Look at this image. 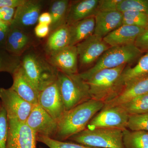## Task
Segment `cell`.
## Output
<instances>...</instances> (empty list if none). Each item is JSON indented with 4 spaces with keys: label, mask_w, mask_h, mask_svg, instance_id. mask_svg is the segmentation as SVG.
Here are the masks:
<instances>
[{
    "label": "cell",
    "mask_w": 148,
    "mask_h": 148,
    "mask_svg": "<svg viewBox=\"0 0 148 148\" xmlns=\"http://www.w3.org/2000/svg\"><path fill=\"white\" fill-rule=\"evenodd\" d=\"M10 24L0 20V46L5 47L7 37Z\"/></svg>",
    "instance_id": "d590c367"
},
{
    "label": "cell",
    "mask_w": 148,
    "mask_h": 148,
    "mask_svg": "<svg viewBox=\"0 0 148 148\" xmlns=\"http://www.w3.org/2000/svg\"><path fill=\"white\" fill-rule=\"evenodd\" d=\"M16 9L7 7L0 8V20L9 24H11Z\"/></svg>",
    "instance_id": "e575fe53"
},
{
    "label": "cell",
    "mask_w": 148,
    "mask_h": 148,
    "mask_svg": "<svg viewBox=\"0 0 148 148\" xmlns=\"http://www.w3.org/2000/svg\"><path fill=\"white\" fill-rule=\"evenodd\" d=\"M129 115L120 106L103 108L92 118L86 129L114 128L127 129Z\"/></svg>",
    "instance_id": "52a82bcc"
},
{
    "label": "cell",
    "mask_w": 148,
    "mask_h": 148,
    "mask_svg": "<svg viewBox=\"0 0 148 148\" xmlns=\"http://www.w3.org/2000/svg\"><path fill=\"white\" fill-rule=\"evenodd\" d=\"M129 115L148 113V92L136 97L121 106Z\"/></svg>",
    "instance_id": "4316f807"
},
{
    "label": "cell",
    "mask_w": 148,
    "mask_h": 148,
    "mask_svg": "<svg viewBox=\"0 0 148 148\" xmlns=\"http://www.w3.org/2000/svg\"><path fill=\"white\" fill-rule=\"evenodd\" d=\"M21 65L39 93L57 81L58 69L34 51L27 52L21 57Z\"/></svg>",
    "instance_id": "7a4b0ae2"
},
{
    "label": "cell",
    "mask_w": 148,
    "mask_h": 148,
    "mask_svg": "<svg viewBox=\"0 0 148 148\" xmlns=\"http://www.w3.org/2000/svg\"><path fill=\"white\" fill-rule=\"evenodd\" d=\"M148 75V52L140 57L134 67L131 68L127 66L125 68L119 80L117 95L125 86Z\"/></svg>",
    "instance_id": "44dd1931"
},
{
    "label": "cell",
    "mask_w": 148,
    "mask_h": 148,
    "mask_svg": "<svg viewBox=\"0 0 148 148\" xmlns=\"http://www.w3.org/2000/svg\"><path fill=\"white\" fill-rule=\"evenodd\" d=\"M31 37L24 29L10 24L5 48L12 55L21 56L32 45Z\"/></svg>",
    "instance_id": "ac0fdd59"
},
{
    "label": "cell",
    "mask_w": 148,
    "mask_h": 148,
    "mask_svg": "<svg viewBox=\"0 0 148 148\" xmlns=\"http://www.w3.org/2000/svg\"><path fill=\"white\" fill-rule=\"evenodd\" d=\"M78 58L82 67L89 66L111 47L103 38L93 34L77 44Z\"/></svg>",
    "instance_id": "8fae6325"
},
{
    "label": "cell",
    "mask_w": 148,
    "mask_h": 148,
    "mask_svg": "<svg viewBox=\"0 0 148 148\" xmlns=\"http://www.w3.org/2000/svg\"><path fill=\"white\" fill-rule=\"evenodd\" d=\"M51 21V16L49 12H45L41 14L38 20V23L50 26Z\"/></svg>",
    "instance_id": "f35d334b"
},
{
    "label": "cell",
    "mask_w": 148,
    "mask_h": 148,
    "mask_svg": "<svg viewBox=\"0 0 148 148\" xmlns=\"http://www.w3.org/2000/svg\"><path fill=\"white\" fill-rule=\"evenodd\" d=\"M145 29L122 25L107 35L103 39L111 47L134 45L136 38Z\"/></svg>",
    "instance_id": "d6986e66"
},
{
    "label": "cell",
    "mask_w": 148,
    "mask_h": 148,
    "mask_svg": "<svg viewBox=\"0 0 148 148\" xmlns=\"http://www.w3.org/2000/svg\"><path fill=\"white\" fill-rule=\"evenodd\" d=\"M95 19L94 35L102 38L123 25L122 12L119 11H98Z\"/></svg>",
    "instance_id": "2e32d148"
},
{
    "label": "cell",
    "mask_w": 148,
    "mask_h": 148,
    "mask_svg": "<svg viewBox=\"0 0 148 148\" xmlns=\"http://www.w3.org/2000/svg\"><path fill=\"white\" fill-rule=\"evenodd\" d=\"M8 121L5 109L0 108V148H6L8 138Z\"/></svg>",
    "instance_id": "1f68e13d"
},
{
    "label": "cell",
    "mask_w": 148,
    "mask_h": 148,
    "mask_svg": "<svg viewBox=\"0 0 148 148\" xmlns=\"http://www.w3.org/2000/svg\"><path fill=\"white\" fill-rule=\"evenodd\" d=\"M0 99L8 119L26 122L34 105L25 101L10 88H0Z\"/></svg>",
    "instance_id": "ba28073f"
},
{
    "label": "cell",
    "mask_w": 148,
    "mask_h": 148,
    "mask_svg": "<svg viewBox=\"0 0 148 148\" xmlns=\"http://www.w3.org/2000/svg\"><path fill=\"white\" fill-rule=\"evenodd\" d=\"M147 114H148V113H147Z\"/></svg>",
    "instance_id": "60d3db41"
},
{
    "label": "cell",
    "mask_w": 148,
    "mask_h": 148,
    "mask_svg": "<svg viewBox=\"0 0 148 148\" xmlns=\"http://www.w3.org/2000/svg\"><path fill=\"white\" fill-rule=\"evenodd\" d=\"M21 56L12 55L0 46V72H7L12 75L21 65Z\"/></svg>",
    "instance_id": "484cf974"
},
{
    "label": "cell",
    "mask_w": 148,
    "mask_h": 148,
    "mask_svg": "<svg viewBox=\"0 0 148 148\" xmlns=\"http://www.w3.org/2000/svg\"><path fill=\"white\" fill-rule=\"evenodd\" d=\"M134 45L142 53L148 52V27L138 35Z\"/></svg>",
    "instance_id": "d6a6232c"
},
{
    "label": "cell",
    "mask_w": 148,
    "mask_h": 148,
    "mask_svg": "<svg viewBox=\"0 0 148 148\" xmlns=\"http://www.w3.org/2000/svg\"><path fill=\"white\" fill-rule=\"evenodd\" d=\"M126 66L101 70L85 81L91 99L105 103L116 97L118 92L120 77Z\"/></svg>",
    "instance_id": "277c9868"
},
{
    "label": "cell",
    "mask_w": 148,
    "mask_h": 148,
    "mask_svg": "<svg viewBox=\"0 0 148 148\" xmlns=\"http://www.w3.org/2000/svg\"><path fill=\"white\" fill-rule=\"evenodd\" d=\"M1 105H0V108H1Z\"/></svg>",
    "instance_id": "ab89813d"
},
{
    "label": "cell",
    "mask_w": 148,
    "mask_h": 148,
    "mask_svg": "<svg viewBox=\"0 0 148 148\" xmlns=\"http://www.w3.org/2000/svg\"><path fill=\"white\" fill-rule=\"evenodd\" d=\"M123 143L125 148H148V132L125 130L123 131Z\"/></svg>",
    "instance_id": "d4e9b609"
},
{
    "label": "cell",
    "mask_w": 148,
    "mask_h": 148,
    "mask_svg": "<svg viewBox=\"0 0 148 148\" xmlns=\"http://www.w3.org/2000/svg\"><path fill=\"white\" fill-rule=\"evenodd\" d=\"M43 2L40 0H25L16 9L11 24L24 29L38 22L42 9Z\"/></svg>",
    "instance_id": "4fadbf2b"
},
{
    "label": "cell",
    "mask_w": 148,
    "mask_h": 148,
    "mask_svg": "<svg viewBox=\"0 0 148 148\" xmlns=\"http://www.w3.org/2000/svg\"><path fill=\"white\" fill-rule=\"evenodd\" d=\"M117 10L122 12L134 11L148 15V0H122L118 6Z\"/></svg>",
    "instance_id": "f1b7e54d"
},
{
    "label": "cell",
    "mask_w": 148,
    "mask_h": 148,
    "mask_svg": "<svg viewBox=\"0 0 148 148\" xmlns=\"http://www.w3.org/2000/svg\"><path fill=\"white\" fill-rule=\"evenodd\" d=\"M25 0H0V8L7 7L16 8L25 2Z\"/></svg>",
    "instance_id": "74e56055"
},
{
    "label": "cell",
    "mask_w": 148,
    "mask_h": 148,
    "mask_svg": "<svg viewBox=\"0 0 148 148\" xmlns=\"http://www.w3.org/2000/svg\"><path fill=\"white\" fill-rule=\"evenodd\" d=\"M122 0H99L98 11H111L117 10L118 6Z\"/></svg>",
    "instance_id": "836d02e7"
},
{
    "label": "cell",
    "mask_w": 148,
    "mask_h": 148,
    "mask_svg": "<svg viewBox=\"0 0 148 148\" xmlns=\"http://www.w3.org/2000/svg\"><path fill=\"white\" fill-rule=\"evenodd\" d=\"M78 60L76 46H69L49 55L48 60L58 71L67 74H78Z\"/></svg>",
    "instance_id": "9a60e30c"
},
{
    "label": "cell",
    "mask_w": 148,
    "mask_h": 148,
    "mask_svg": "<svg viewBox=\"0 0 148 148\" xmlns=\"http://www.w3.org/2000/svg\"><path fill=\"white\" fill-rule=\"evenodd\" d=\"M69 25L66 24L51 33L45 45L49 55L57 52L70 46Z\"/></svg>",
    "instance_id": "603a6c76"
},
{
    "label": "cell",
    "mask_w": 148,
    "mask_h": 148,
    "mask_svg": "<svg viewBox=\"0 0 148 148\" xmlns=\"http://www.w3.org/2000/svg\"><path fill=\"white\" fill-rule=\"evenodd\" d=\"M70 4L69 0H57L51 3L49 12L52 20L49 26L51 33L67 24Z\"/></svg>",
    "instance_id": "cb8c5ba5"
},
{
    "label": "cell",
    "mask_w": 148,
    "mask_h": 148,
    "mask_svg": "<svg viewBox=\"0 0 148 148\" xmlns=\"http://www.w3.org/2000/svg\"><path fill=\"white\" fill-rule=\"evenodd\" d=\"M123 25L135 26L140 28L148 27V15L145 13L134 11L122 12Z\"/></svg>",
    "instance_id": "83f0119b"
},
{
    "label": "cell",
    "mask_w": 148,
    "mask_h": 148,
    "mask_svg": "<svg viewBox=\"0 0 148 148\" xmlns=\"http://www.w3.org/2000/svg\"><path fill=\"white\" fill-rule=\"evenodd\" d=\"M70 46H76L88 37L94 34L95 16L84 18L69 25Z\"/></svg>",
    "instance_id": "7402d4cb"
},
{
    "label": "cell",
    "mask_w": 148,
    "mask_h": 148,
    "mask_svg": "<svg viewBox=\"0 0 148 148\" xmlns=\"http://www.w3.org/2000/svg\"><path fill=\"white\" fill-rule=\"evenodd\" d=\"M127 128L131 131L148 132V114L129 115Z\"/></svg>",
    "instance_id": "4dcf8cb0"
},
{
    "label": "cell",
    "mask_w": 148,
    "mask_h": 148,
    "mask_svg": "<svg viewBox=\"0 0 148 148\" xmlns=\"http://www.w3.org/2000/svg\"><path fill=\"white\" fill-rule=\"evenodd\" d=\"M12 75L13 82L10 88L28 103L33 105L38 104L39 93L28 79L21 65Z\"/></svg>",
    "instance_id": "e0dca14e"
},
{
    "label": "cell",
    "mask_w": 148,
    "mask_h": 148,
    "mask_svg": "<svg viewBox=\"0 0 148 148\" xmlns=\"http://www.w3.org/2000/svg\"><path fill=\"white\" fill-rule=\"evenodd\" d=\"M6 148H36L37 135L26 122L8 119Z\"/></svg>",
    "instance_id": "9c48e42d"
},
{
    "label": "cell",
    "mask_w": 148,
    "mask_h": 148,
    "mask_svg": "<svg viewBox=\"0 0 148 148\" xmlns=\"http://www.w3.org/2000/svg\"><path fill=\"white\" fill-rule=\"evenodd\" d=\"M99 0H81L71 2L67 24H71L84 18L95 16L98 11Z\"/></svg>",
    "instance_id": "ffe728a7"
},
{
    "label": "cell",
    "mask_w": 148,
    "mask_h": 148,
    "mask_svg": "<svg viewBox=\"0 0 148 148\" xmlns=\"http://www.w3.org/2000/svg\"><path fill=\"white\" fill-rule=\"evenodd\" d=\"M37 141L43 143L49 148H96L90 147L76 143H68L45 137L37 135Z\"/></svg>",
    "instance_id": "f546056e"
},
{
    "label": "cell",
    "mask_w": 148,
    "mask_h": 148,
    "mask_svg": "<svg viewBox=\"0 0 148 148\" xmlns=\"http://www.w3.org/2000/svg\"><path fill=\"white\" fill-rule=\"evenodd\" d=\"M38 104L58 122L66 111L57 81L39 92Z\"/></svg>",
    "instance_id": "7c38bea8"
},
{
    "label": "cell",
    "mask_w": 148,
    "mask_h": 148,
    "mask_svg": "<svg viewBox=\"0 0 148 148\" xmlns=\"http://www.w3.org/2000/svg\"><path fill=\"white\" fill-rule=\"evenodd\" d=\"M101 101L90 99L65 111L58 121L55 140L64 141L86 129L88 123L104 107Z\"/></svg>",
    "instance_id": "6da1fadb"
},
{
    "label": "cell",
    "mask_w": 148,
    "mask_h": 148,
    "mask_svg": "<svg viewBox=\"0 0 148 148\" xmlns=\"http://www.w3.org/2000/svg\"><path fill=\"white\" fill-rule=\"evenodd\" d=\"M142 54L134 45L111 47L101 56L95 65L79 75L86 81L101 70L131 64L140 58Z\"/></svg>",
    "instance_id": "3957f363"
},
{
    "label": "cell",
    "mask_w": 148,
    "mask_h": 148,
    "mask_svg": "<svg viewBox=\"0 0 148 148\" xmlns=\"http://www.w3.org/2000/svg\"><path fill=\"white\" fill-rule=\"evenodd\" d=\"M34 31L35 34L38 38H44L49 34L50 28L48 25L38 24L35 27Z\"/></svg>",
    "instance_id": "8d00e7d4"
},
{
    "label": "cell",
    "mask_w": 148,
    "mask_h": 148,
    "mask_svg": "<svg viewBox=\"0 0 148 148\" xmlns=\"http://www.w3.org/2000/svg\"><path fill=\"white\" fill-rule=\"evenodd\" d=\"M148 92V75L125 86L113 99L104 103L103 108L121 106Z\"/></svg>",
    "instance_id": "5bb4252c"
},
{
    "label": "cell",
    "mask_w": 148,
    "mask_h": 148,
    "mask_svg": "<svg viewBox=\"0 0 148 148\" xmlns=\"http://www.w3.org/2000/svg\"><path fill=\"white\" fill-rule=\"evenodd\" d=\"M57 83L67 111L91 99L86 82L78 74L58 71Z\"/></svg>",
    "instance_id": "5b68a950"
},
{
    "label": "cell",
    "mask_w": 148,
    "mask_h": 148,
    "mask_svg": "<svg viewBox=\"0 0 148 148\" xmlns=\"http://www.w3.org/2000/svg\"><path fill=\"white\" fill-rule=\"evenodd\" d=\"M123 131L114 128H86L68 140L90 147L125 148L123 143Z\"/></svg>",
    "instance_id": "8992f818"
},
{
    "label": "cell",
    "mask_w": 148,
    "mask_h": 148,
    "mask_svg": "<svg viewBox=\"0 0 148 148\" xmlns=\"http://www.w3.org/2000/svg\"><path fill=\"white\" fill-rule=\"evenodd\" d=\"M26 123L37 135L55 139L58 123L38 104L34 105Z\"/></svg>",
    "instance_id": "30bf717a"
}]
</instances>
